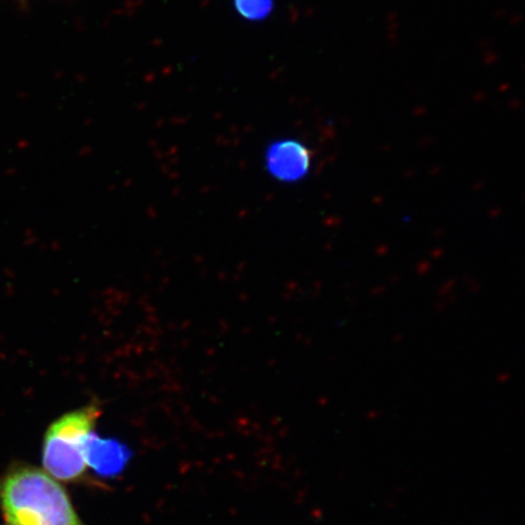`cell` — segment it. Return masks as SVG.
<instances>
[{
  "label": "cell",
  "instance_id": "5",
  "mask_svg": "<svg viewBox=\"0 0 525 525\" xmlns=\"http://www.w3.org/2000/svg\"><path fill=\"white\" fill-rule=\"evenodd\" d=\"M236 13L248 21H262L274 10V0H234Z\"/></svg>",
  "mask_w": 525,
  "mask_h": 525
},
{
  "label": "cell",
  "instance_id": "3",
  "mask_svg": "<svg viewBox=\"0 0 525 525\" xmlns=\"http://www.w3.org/2000/svg\"><path fill=\"white\" fill-rule=\"evenodd\" d=\"M264 165L270 177L278 182L298 183L310 172L312 150L295 139L275 141L265 151Z\"/></svg>",
  "mask_w": 525,
  "mask_h": 525
},
{
  "label": "cell",
  "instance_id": "2",
  "mask_svg": "<svg viewBox=\"0 0 525 525\" xmlns=\"http://www.w3.org/2000/svg\"><path fill=\"white\" fill-rule=\"evenodd\" d=\"M99 415L98 405H87L61 416L49 427L43 444L45 472L64 482L83 476L88 467L84 443L93 432Z\"/></svg>",
  "mask_w": 525,
  "mask_h": 525
},
{
  "label": "cell",
  "instance_id": "1",
  "mask_svg": "<svg viewBox=\"0 0 525 525\" xmlns=\"http://www.w3.org/2000/svg\"><path fill=\"white\" fill-rule=\"evenodd\" d=\"M0 504L10 525H84L66 490L32 466L13 468L4 477Z\"/></svg>",
  "mask_w": 525,
  "mask_h": 525
},
{
  "label": "cell",
  "instance_id": "4",
  "mask_svg": "<svg viewBox=\"0 0 525 525\" xmlns=\"http://www.w3.org/2000/svg\"><path fill=\"white\" fill-rule=\"evenodd\" d=\"M87 466L101 477H115L126 468L132 453L116 439L100 438L92 433L84 443Z\"/></svg>",
  "mask_w": 525,
  "mask_h": 525
}]
</instances>
